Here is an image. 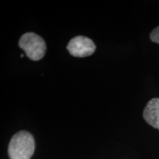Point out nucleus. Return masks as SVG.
Segmentation results:
<instances>
[{"label": "nucleus", "mask_w": 159, "mask_h": 159, "mask_svg": "<svg viewBox=\"0 0 159 159\" xmlns=\"http://www.w3.org/2000/svg\"><path fill=\"white\" fill-rule=\"evenodd\" d=\"M67 49L72 56L84 57L92 55L96 49V46L89 38L79 35L70 40Z\"/></svg>", "instance_id": "7ed1b4c3"}, {"label": "nucleus", "mask_w": 159, "mask_h": 159, "mask_svg": "<svg viewBox=\"0 0 159 159\" xmlns=\"http://www.w3.org/2000/svg\"><path fill=\"white\" fill-rule=\"evenodd\" d=\"M19 45L33 61H39L45 55L46 43L42 38L34 33H26L20 38Z\"/></svg>", "instance_id": "f03ea898"}, {"label": "nucleus", "mask_w": 159, "mask_h": 159, "mask_svg": "<svg viewBox=\"0 0 159 159\" xmlns=\"http://www.w3.org/2000/svg\"><path fill=\"white\" fill-rule=\"evenodd\" d=\"M35 148L33 135L27 131H19L12 137L8 145L11 159H30Z\"/></svg>", "instance_id": "f257e3e1"}, {"label": "nucleus", "mask_w": 159, "mask_h": 159, "mask_svg": "<svg viewBox=\"0 0 159 159\" xmlns=\"http://www.w3.org/2000/svg\"><path fill=\"white\" fill-rule=\"evenodd\" d=\"M150 39L152 41L159 44V26L151 32Z\"/></svg>", "instance_id": "39448f33"}, {"label": "nucleus", "mask_w": 159, "mask_h": 159, "mask_svg": "<svg viewBox=\"0 0 159 159\" xmlns=\"http://www.w3.org/2000/svg\"><path fill=\"white\" fill-rule=\"evenodd\" d=\"M143 117L153 128L159 130V98H153L145 107Z\"/></svg>", "instance_id": "20e7f679"}]
</instances>
